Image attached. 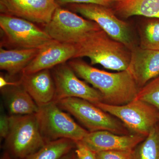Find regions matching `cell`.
Here are the masks:
<instances>
[{
	"label": "cell",
	"instance_id": "23",
	"mask_svg": "<svg viewBox=\"0 0 159 159\" xmlns=\"http://www.w3.org/2000/svg\"><path fill=\"white\" fill-rule=\"evenodd\" d=\"M95 154L97 159H133V150L102 151Z\"/></svg>",
	"mask_w": 159,
	"mask_h": 159
},
{
	"label": "cell",
	"instance_id": "20",
	"mask_svg": "<svg viewBox=\"0 0 159 159\" xmlns=\"http://www.w3.org/2000/svg\"><path fill=\"white\" fill-rule=\"evenodd\" d=\"M133 159H159V122L134 148Z\"/></svg>",
	"mask_w": 159,
	"mask_h": 159
},
{
	"label": "cell",
	"instance_id": "3",
	"mask_svg": "<svg viewBox=\"0 0 159 159\" xmlns=\"http://www.w3.org/2000/svg\"><path fill=\"white\" fill-rule=\"evenodd\" d=\"M10 129L5 145L11 157L24 158L43 147L47 142L40 131L36 114L10 116Z\"/></svg>",
	"mask_w": 159,
	"mask_h": 159
},
{
	"label": "cell",
	"instance_id": "25",
	"mask_svg": "<svg viewBox=\"0 0 159 159\" xmlns=\"http://www.w3.org/2000/svg\"><path fill=\"white\" fill-rule=\"evenodd\" d=\"M59 6L70 4H94L109 7L110 3L104 0H55Z\"/></svg>",
	"mask_w": 159,
	"mask_h": 159
},
{
	"label": "cell",
	"instance_id": "27",
	"mask_svg": "<svg viewBox=\"0 0 159 159\" xmlns=\"http://www.w3.org/2000/svg\"><path fill=\"white\" fill-rule=\"evenodd\" d=\"M75 149L65 155L60 159H79L75 152Z\"/></svg>",
	"mask_w": 159,
	"mask_h": 159
},
{
	"label": "cell",
	"instance_id": "4",
	"mask_svg": "<svg viewBox=\"0 0 159 159\" xmlns=\"http://www.w3.org/2000/svg\"><path fill=\"white\" fill-rule=\"evenodd\" d=\"M55 102L63 110L74 116L89 132L107 130L118 134H129L119 119L85 99L70 97Z\"/></svg>",
	"mask_w": 159,
	"mask_h": 159
},
{
	"label": "cell",
	"instance_id": "15",
	"mask_svg": "<svg viewBox=\"0 0 159 159\" xmlns=\"http://www.w3.org/2000/svg\"><path fill=\"white\" fill-rule=\"evenodd\" d=\"M22 74L20 84L39 107L54 102L55 85L50 70Z\"/></svg>",
	"mask_w": 159,
	"mask_h": 159
},
{
	"label": "cell",
	"instance_id": "28",
	"mask_svg": "<svg viewBox=\"0 0 159 159\" xmlns=\"http://www.w3.org/2000/svg\"><path fill=\"white\" fill-rule=\"evenodd\" d=\"M0 159H12V157L7 151H6L3 152Z\"/></svg>",
	"mask_w": 159,
	"mask_h": 159
},
{
	"label": "cell",
	"instance_id": "29",
	"mask_svg": "<svg viewBox=\"0 0 159 159\" xmlns=\"http://www.w3.org/2000/svg\"><path fill=\"white\" fill-rule=\"evenodd\" d=\"M104 1L111 4L112 2H120V1H122V0H104Z\"/></svg>",
	"mask_w": 159,
	"mask_h": 159
},
{
	"label": "cell",
	"instance_id": "22",
	"mask_svg": "<svg viewBox=\"0 0 159 159\" xmlns=\"http://www.w3.org/2000/svg\"><path fill=\"white\" fill-rule=\"evenodd\" d=\"M136 99L151 104L159 112V75L140 89Z\"/></svg>",
	"mask_w": 159,
	"mask_h": 159
},
{
	"label": "cell",
	"instance_id": "12",
	"mask_svg": "<svg viewBox=\"0 0 159 159\" xmlns=\"http://www.w3.org/2000/svg\"><path fill=\"white\" fill-rule=\"evenodd\" d=\"M146 137L135 134H118L99 130L89 132L80 142L96 153L107 150H133Z\"/></svg>",
	"mask_w": 159,
	"mask_h": 159
},
{
	"label": "cell",
	"instance_id": "2",
	"mask_svg": "<svg viewBox=\"0 0 159 159\" xmlns=\"http://www.w3.org/2000/svg\"><path fill=\"white\" fill-rule=\"evenodd\" d=\"M74 45V58L88 57L92 65L99 64L119 72L128 69L131 57L129 49L111 38L102 29L92 31Z\"/></svg>",
	"mask_w": 159,
	"mask_h": 159
},
{
	"label": "cell",
	"instance_id": "5",
	"mask_svg": "<svg viewBox=\"0 0 159 159\" xmlns=\"http://www.w3.org/2000/svg\"><path fill=\"white\" fill-rule=\"evenodd\" d=\"M36 116L46 142L62 139L80 142L89 132L54 102L39 107Z\"/></svg>",
	"mask_w": 159,
	"mask_h": 159
},
{
	"label": "cell",
	"instance_id": "24",
	"mask_svg": "<svg viewBox=\"0 0 159 159\" xmlns=\"http://www.w3.org/2000/svg\"><path fill=\"white\" fill-rule=\"evenodd\" d=\"M75 151L79 159H97L95 152L80 142H76Z\"/></svg>",
	"mask_w": 159,
	"mask_h": 159
},
{
	"label": "cell",
	"instance_id": "13",
	"mask_svg": "<svg viewBox=\"0 0 159 159\" xmlns=\"http://www.w3.org/2000/svg\"><path fill=\"white\" fill-rule=\"evenodd\" d=\"M75 45L53 40L39 49L34 59L26 67L22 74H31L44 70H51L56 66L74 58Z\"/></svg>",
	"mask_w": 159,
	"mask_h": 159
},
{
	"label": "cell",
	"instance_id": "18",
	"mask_svg": "<svg viewBox=\"0 0 159 159\" xmlns=\"http://www.w3.org/2000/svg\"><path fill=\"white\" fill-rule=\"evenodd\" d=\"M115 9L124 18L142 16L159 19V0H122L116 3Z\"/></svg>",
	"mask_w": 159,
	"mask_h": 159
},
{
	"label": "cell",
	"instance_id": "9",
	"mask_svg": "<svg viewBox=\"0 0 159 159\" xmlns=\"http://www.w3.org/2000/svg\"><path fill=\"white\" fill-rule=\"evenodd\" d=\"M67 6L72 11L97 23L111 38L122 43L129 50L134 48L129 26L118 18L108 7L94 4H70Z\"/></svg>",
	"mask_w": 159,
	"mask_h": 159
},
{
	"label": "cell",
	"instance_id": "14",
	"mask_svg": "<svg viewBox=\"0 0 159 159\" xmlns=\"http://www.w3.org/2000/svg\"><path fill=\"white\" fill-rule=\"evenodd\" d=\"M127 70L142 88L159 75V51L134 48Z\"/></svg>",
	"mask_w": 159,
	"mask_h": 159
},
{
	"label": "cell",
	"instance_id": "10",
	"mask_svg": "<svg viewBox=\"0 0 159 159\" xmlns=\"http://www.w3.org/2000/svg\"><path fill=\"white\" fill-rule=\"evenodd\" d=\"M51 71L55 85L54 102L70 97L85 99L93 104L103 101L100 92L80 80L68 64L56 66Z\"/></svg>",
	"mask_w": 159,
	"mask_h": 159
},
{
	"label": "cell",
	"instance_id": "26",
	"mask_svg": "<svg viewBox=\"0 0 159 159\" xmlns=\"http://www.w3.org/2000/svg\"><path fill=\"white\" fill-rule=\"evenodd\" d=\"M10 116L2 114L0 117V137L1 139H6L10 129Z\"/></svg>",
	"mask_w": 159,
	"mask_h": 159
},
{
	"label": "cell",
	"instance_id": "1",
	"mask_svg": "<svg viewBox=\"0 0 159 159\" xmlns=\"http://www.w3.org/2000/svg\"><path fill=\"white\" fill-rule=\"evenodd\" d=\"M68 64L78 77L100 92L103 103L122 105L136 98L140 89L127 70L109 73L94 68L80 60L70 61Z\"/></svg>",
	"mask_w": 159,
	"mask_h": 159
},
{
	"label": "cell",
	"instance_id": "17",
	"mask_svg": "<svg viewBox=\"0 0 159 159\" xmlns=\"http://www.w3.org/2000/svg\"><path fill=\"white\" fill-rule=\"evenodd\" d=\"M38 49L0 48V69L10 76L22 73L24 69L36 56Z\"/></svg>",
	"mask_w": 159,
	"mask_h": 159
},
{
	"label": "cell",
	"instance_id": "21",
	"mask_svg": "<svg viewBox=\"0 0 159 159\" xmlns=\"http://www.w3.org/2000/svg\"><path fill=\"white\" fill-rule=\"evenodd\" d=\"M140 48L159 51V20L148 22L142 28Z\"/></svg>",
	"mask_w": 159,
	"mask_h": 159
},
{
	"label": "cell",
	"instance_id": "19",
	"mask_svg": "<svg viewBox=\"0 0 159 159\" xmlns=\"http://www.w3.org/2000/svg\"><path fill=\"white\" fill-rule=\"evenodd\" d=\"M76 146V142L70 139H58L47 142L35 152L21 159H60Z\"/></svg>",
	"mask_w": 159,
	"mask_h": 159
},
{
	"label": "cell",
	"instance_id": "8",
	"mask_svg": "<svg viewBox=\"0 0 159 159\" xmlns=\"http://www.w3.org/2000/svg\"><path fill=\"white\" fill-rule=\"evenodd\" d=\"M4 44L14 49L41 48L53 40L34 23L9 15H0Z\"/></svg>",
	"mask_w": 159,
	"mask_h": 159
},
{
	"label": "cell",
	"instance_id": "6",
	"mask_svg": "<svg viewBox=\"0 0 159 159\" xmlns=\"http://www.w3.org/2000/svg\"><path fill=\"white\" fill-rule=\"evenodd\" d=\"M99 108L116 117L133 134L147 137L159 122V112L148 102L135 99L122 105H112L102 102L95 103Z\"/></svg>",
	"mask_w": 159,
	"mask_h": 159
},
{
	"label": "cell",
	"instance_id": "11",
	"mask_svg": "<svg viewBox=\"0 0 159 159\" xmlns=\"http://www.w3.org/2000/svg\"><path fill=\"white\" fill-rule=\"evenodd\" d=\"M58 6L55 0H0L1 13L44 25Z\"/></svg>",
	"mask_w": 159,
	"mask_h": 159
},
{
	"label": "cell",
	"instance_id": "16",
	"mask_svg": "<svg viewBox=\"0 0 159 159\" xmlns=\"http://www.w3.org/2000/svg\"><path fill=\"white\" fill-rule=\"evenodd\" d=\"M2 89L5 102L11 116H24L37 113L39 107L20 84Z\"/></svg>",
	"mask_w": 159,
	"mask_h": 159
},
{
	"label": "cell",
	"instance_id": "7",
	"mask_svg": "<svg viewBox=\"0 0 159 159\" xmlns=\"http://www.w3.org/2000/svg\"><path fill=\"white\" fill-rule=\"evenodd\" d=\"M101 29L95 22L85 19L59 6L51 20L45 25L43 30L54 40L75 45L87 34Z\"/></svg>",
	"mask_w": 159,
	"mask_h": 159
}]
</instances>
